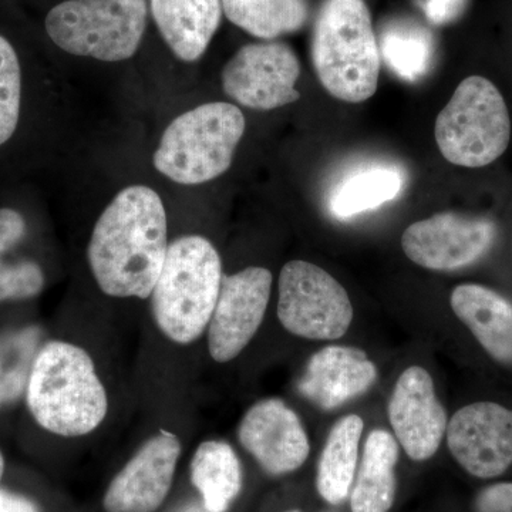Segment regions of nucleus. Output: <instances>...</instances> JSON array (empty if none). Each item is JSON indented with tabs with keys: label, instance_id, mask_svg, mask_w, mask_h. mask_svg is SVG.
Listing matches in <instances>:
<instances>
[{
	"label": "nucleus",
	"instance_id": "nucleus-1",
	"mask_svg": "<svg viewBox=\"0 0 512 512\" xmlns=\"http://www.w3.org/2000/svg\"><path fill=\"white\" fill-rule=\"evenodd\" d=\"M167 212L146 185L121 190L101 212L87 259L101 291L113 298H150L168 252Z\"/></svg>",
	"mask_w": 512,
	"mask_h": 512
},
{
	"label": "nucleus",
	"instance_id": "nucleus-2",
	"mask_svg": "<svg viewBox=\"0 0 512 512\" xmlns=\"http://www.w3.org/2000/svg\"><path fill=\"white\" fill-rule=\"evenodd\" d=\"M26 403L42 429L62 437L92 433L106 419L109 399L86 350L72 343H46L37 352Z\"/></svg>",
	"mask_w": 512,
	"mask_h": 512
},
{
	"label": "nucleus",
	"instance_id": "nucleus-3",
	"mask_svg": "<svg viewBox=\"0 0 512 512\" xmlns=\"http://www.w3.org/2000/svg\"><path fill=\"white\" fill-rule=\"evenodd\" d=\"M312 62L335 99L363 103L376 93L380 50L365 0H323L313 25Z\"/></svg>",
	"mask_w": 512,
	"mask_h": 512
},
{
	"label": "nucleus",
	"instance_id": "nucleus-4",
	"mask_svg": "<svg viewBox=\"0 0 512 512\" xmlns=\"http://www.w3.org/2000/svg\"><path fill=\"white\" fill-rule=\"evenodd\" d=\"M222 278L220 254L207 238L185 235L171 242L150 296L164 336L178 345L200 339L217 305Z\"/></svg>",
	"mask_w": 512,
	"mask_h": 512
},
{
	"label": "nucleus",
	"instance_id": "nucleus-5",
	"mask_svg": "<svg viewBox=\"0 0 512 512\" xmlns=\"http://www.w3.org/2000/svg\"><path fill=\"white\" fill-rule=\"evenodd\" d=\"M244 114L224 101L201 104L165 128L153 163L158 173L181 185H198L227 173L244 137Z\"/></svg>",
	"mask_w": 512,
	"mask_h": 512
},
{
	"label": "nucleus",
	"instance_id": "nucleus-6",
	"mask_svg": "<svg viewBox=\"0 0 512 512\" xmlns=\"http://www.w3.org/2000/svg\"><path fill=\"white\" fill-rule=\"evenodd\" d=\"M441 156L458 167L481 168L498 160L511 140V117L490 80L470 76L441 110L434 127Z\"/></svg>",
	"mask_w": 512,
	"mask_h": 512
},
{
	"label": "nucleus",
	"instance_id": "nucleus-7",
	"mask_svg": "<svg viewBox=\"0 0 512 512\" xmlns=\"http://www.w3.org/2000/svg\"><path fill=\"white\" fill-rule=\"evenodd\" d=\"M147 18V0H64L47 13L45 28L70 55L116 63L136 55Z\"/></svg>",
	"mask_w": 512,
	"mask_h": 512
},
{
	"label": "nucleus",
	"instance_id": "nucleus-8",
	"mask_svg": "<svg viewBox=\"0 0 512 512\" xmlns=\"http://www.w3.org/2000/svg\"><path fill=\"white\" fill-rule=\"evenodd\" d=\"M278 318L299 338L336 340L348 332L353 306L346 289L325 269L291 261L279 275Z\"/></svg>",
	"mask_w": 512,
	"mask_h": 512
},
{
	"label": "nucleus",
	"instance_id": "nucleus-9",
	"mask_svg": "<svg viewBox=\"0 0 512 512\" xmlns=\"http://www.w3.org/2000/svg\"><path fill=\"white\" fill-rule=\"evenodd\" d=\"M299 76L301 63L292 47L265 40L242 46L231 57L222 70V89L248 109L275 110L301 99Z\"/></svg>",
	"mask_w": 512,
	"mask_h": 512
},
{
	"label": "nucleus",
	"instance_id": "nucleus-10",
	"mask_svg": "<svg viewBox=\"0 0 512 512\" xmlns=\"http://www.w3.org/2000/svg\"><path fill=\"white\" fill-rule=\"evenodd\" d=\"M494 239L493 221L441 212L407 227L402 248L421 268L454 271L480 261L493 247Z\"/></svg>",
	"mask_w": 512,
	"mask_h": 512
},
{
	"label": "nucleus",
	"instance_id": "nucleus-11",
	"mask_svg": "<svg viewBox=\"0 0 512 512\" xmlns=\"http://www.w3.org/2000/svg\"><path fill=\"white\" fill-rule=\"evenodd\" d=\"M271 289V272L259 266L222 278L207 328L208 349L215 362H231L247 348L264 322Z\"/></svg>",
	"mask_w": 512,
	"mask_h": 512
},
{
	"label": "nucleus",
	"instance_id": "nucleus-12",
	"mask_svg": "<svg viewBox=\"0 0 512 512\" xmlns=\"http://www.w3.org/2000/svg\"><path fill=\"white\" fill-rule=\"evenodd\" d=\"M447 444L458 464L478 478L501 476L512 464V410L497 403L468 404L447 426Z\"/></svg>",
	"mask_w": 512,
	"mask_h": 512
},
{
	"label": "nucleus",
	"instance_id": "nucleus-13",
	"mask_svg": "<svg viewBox=\"0 0 512 512\" xmlns=\"http://www.w3.org/2000/svg\"><path fill=\"white\" fill-rule=\"evenodd\" d=\"M394 436L414 461L429 460L439 450L447 430V413L426 369L404 370L389 403Z\"/></svg>",
	"mask_w": 512,
	"mask_h": 512
},
{
	"label": "nucleus",
	"instance_id": "nucleus-14",
	"mask_svg": "<svg viewBox=\"0 0 512 512\" xmlns=\"http://www.w3.org/2000/svg\"><path fill=\"white\" fill-rule=\"evenodd\" d=\"M180 453V440L174 434L161 431L148 440L111 481L104 510L156 512L170 493Z\"/></svg>",
	"mask_w": 512,
	"mask_h": 512
},
{
	"label": "nucleus",
	"instance_id": "nucleus-15",
	"mask_svg": "<svg viewBox=\"0 0 512 512\" xmlns=\"http://www.w3.org/2000/svg\"><path fill=\"white\" fill-rule=\"evenodd\" d=\"M238 439L271 476L298 470L311 451L301 420L278 399L252 406L239 424Z\"/></svg>",
	"mask_w": 512,
	"mask_h": 512
},
{
	"label": "nucleus",
	"instance_id": "nucleus-16",
	"mask_svg": "<svg viewBox=\"0 0 512 512\" xmlns=\"http://www.w3.org/2000/svg\"><path fill=\"white\" fill-rule=\"evenodd\" d=\"M377 369L363 350L328 346L309 359L299 392L323 410L342 406L375 384Z\"/></svg>",
	"mask_w": 512,
	"mask_h": 512
},
{
	"label": "nucleus",
	"instance_id": "nucleus-17",
	"mask_svg": "<svg viewBox=\"0 0 512 512\" xmlns=\"http://www.w3.org/2000/svg\"><path fill=\"white\" fill-rule=\"evenodd\" d=\"M164 42L178 59L197 62L220 28L222 0H150Z\"/></svg>",
	"mask_w": 512,
	"mask_h": 512
},
{
	"label": "nucleus",
	"instance_id": "nucleus-18",
	"mask_svg": "<svg viewBox=\"0 0 512 512\" xmlns=\"http://www.w3.org/2000/svg\"><path fill=\"white\" fill-rule=\"evenodd\" d=\"M451 309L497 362L512 365V303L483 285L464 284L451 293Z\"/></svg>",
	"mask_w": 512,
	"mask_h": 512
},
{
	"label": "nucleus",
	"instance_id": "nucleus-19",
	"mask_svg": "<svg viewBox=\"0 0 512 512\" xmlns=\"http://www.w3.org/2000/svg\"><path fill=\"white\" fill-rule=\"evenodd\" d=\"M399 447L386 430H373L366 440L362 463L350 495L353 512H389L396 497Z\"/></svg>",
	"mask_w": 512,
	"mask_h": 512
},
{
	"label": "nucleus",
	"instance_id": "nucleus-20",
	"mask_svg": "<svg viewBox=\"0 0 512 512\" xmlns=\"http://www.w3.org/2000/svg\"><path fill=\"white\" fill-rule=\"evenodd\" d=\"M363 426L362 417L349 414L330 430L316 478L320 497L329 504L343 503L352 490Z\"/></svg>",
	"mask_w": 512,
	"mask_h": 512
},
{
	"label": "nucleus",
	"instance_id": "nucleus-21",
	"mask_svg": "<svg viewBox=\"0 0 512 512\" xmlns=\"http://www.w3.org/2000/svg\"><path fill=\"white\" fill-rule=\"evenodd\" d=\"M191 481L207 512H225L241 493L242 470L237 454L224 441H204L191 461Z\"/></svg>",
	"mask_w": 512,
	"mask_h": 512
},
{
	"label": "nucleus",
	"instance_id": "nucleus-22",
	"mask_svg": "<svg viewBox=\"0 0 512 512\" xmlns=\"http://www.w3.org/2000/svg\"><path fill=\"white\" fill-rule=\"evenodd\" d=\"M402 171L390 165H373L340 181L329 197V211L338 220H349L396 200L402 192Z\"/></svg>",
	"mask_w": 512,
	"mask_h": 512
},
{
	"label": "nucleus",
	"instance_id": "nucleus-23",
	"mask_svg": "<svg viewBox=\"0 0 512 512\" xmlns=\"http://www.w3.org/2000/svg\"><path fill=\"white\" fill-rule=\"evenodd\" d=\"M225 16L239 29L262 40H275L305 28L308 0H222Z\"/></svg>",
	"mask_w": 512,
	"mask_h": 512
},
{
	"label": "nucleus",
	"instance_id": "nucleus-24",
	"mask_svg": "<svg viewBox=\"0 0 512 512\" xmlns=\"http://www.w3.org/2000/svg\"><path fill=\"white\" fill-rule=\"evenodd\" d=\"M379 50L387 66L409 82L421 79L433 62V39L416 23H390L380 36Z\"/></svg>",
	"mask_w": 512,
	"mask_h": 512
},
{
	"label": "nucleus",
	"instance_id": "nucleus-25",
	"mask_svg": "<svg viewBox=\"0 0 512 512\" xmlns=\"http://www.w3.org/2000/svg\"><path fill=\"white\" fill-rule=\"evenodd\" d=\"M40 330L26 328L0 338V409L18 402L28 387Z\"/></svg>",
	"mask_w": 512,
	"mask_h": 512
},
{
	"label": "nucleus",
	"instance_id": "nucleus-26",
	"mask_svg": "<svg viewBox=\"0 0 512 512\" xmlns=\"http://www.w3.org/2000/svg\"><path fill=\"white\" fill-rule=\"evenodd\" d=\"M22 101V72L15 49L0 36V146L9 141L18 128Z\"/></svg>",
	"mask_w": 512,
	"mask_h": 512
},
{
	"label": "nucleus",
	"instance_id": "nucleus-27",
	"mask_svg": "<svg viewBox=\"0 0 512 512\" xmlns=\"http://www.w3.org/2000/svg\"><path fill=\"white\" fill-rule=\"evenodd\" d=\"M45 275L33 261L0 266V302L35 298L43 291Z\"/></svg>",
	"mask_w": 512,
	"mask_h": 512
},
{
	"label": "nucleus",
	"instance_id": "nucleus-28",
	"mask_svg": "<svg viewBox=\"0 0 512 512\" xmlns=\"http://www.w3.org/2000/svg\"><path fill=\"white\" fill-rule=\"evenodd\" d=\"M26 234V221L20 212L12 208H0V266L3 255L19 244Z\"/></svg>",
	"mask_w": 512,
	"mask_h": 512
},
{
	"label": "nucleus",
	"instance_id": "nucleus-29",
	"mask_svg": "<svg viewBox=\"0 0 512 512\" xmlns=\"http://www.w3.org/2000/svg\"><path fill=\"white\" fill-rule=\"evenodd\" d=\"M476 512H512V483H497L478 493Z\"/></svg>",
	"mask_w": 512,
	"mask_h": 512
},
{
	"label": "nucleus",
	"instance_id": "nucleus-30",
	"mask_svg": "<svg viewBox=\"0 0 512 512\" xmlns=\"http://www.w3.org/2000/svg\"><path fill=\"white\" fill-rule=\"evenodd\" d=\"M467 0H424V12L430 22L447 25L466 9Z\"/></svg>",
	"mask_w": 512,
	"mask_h": 512
},
{
	"label": "nucleus",
	"instance_id": "nucleus-31",
	"mask_svg": "<svg viewBox=\"0 0 512 512\" xmlns=\"http://www.w3.org/2000/svg\"><path fill=\"white\" fill-rule=\"evenodd\" d=\"M0 512H39V510L28 498L0 490Z\"/></svg>",
	"mask_w": 512,
	"mask_h": 512
},
{
	"label": "nucleus",
	"instance_id": "nucleus-32",
	"mask_svg": "<svg viewBox=\"0 0 512 512\" xmlns=\"http://www.w3.org/2000/svg\"><path fill=\"white\" fill-rule=\"evenodd\" d=\"M3 471H5V458L0 453V480H2Z\"/></svg>",
	"mask_w": 512,
	"mask_h": 512
},
{
	"label": "nucleus",
	"instance_id": "nucleus-33",
	"mask_svg": "<svg viewBox=\"0 0 512 512\" xmlns=\"http://www.w3.org/2000/svg\"><path fill=\"white\" fill-rule=\"evenodd\" d=\"M184 512H202V511L198 510V508H191V510H187Z\"/></svg>",
	"mask_w": 512,
	"mask_h": 512
},
{
	"label": "nucleus",
	"instance_id": "nucleus-34",
	"mask_svg": "<svg viewBox=\"0 0 512 512\" xmlns=\"http://www.w3.org/2000/svg\"><path fill=\"white\" fill-rule=\"evenodd\" d=\"M289 512H299V511H296V510H295V511H289Z\"/></svg>",
	"mask_w": 512,
	"mask_h": 512
}]
</instances>
